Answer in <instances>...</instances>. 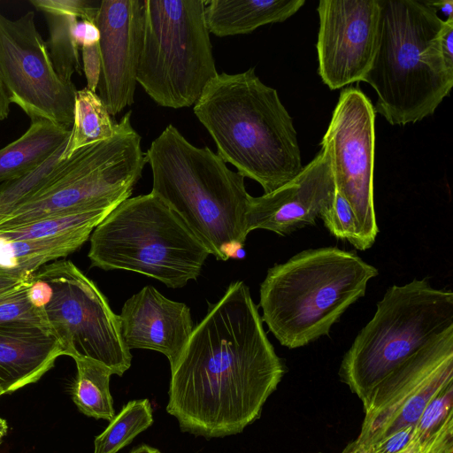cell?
I'll use <instances>...</instances> for the list:
<instances>
[{
    "label": "cell",
    "instance_id": "1",
    "mask_svg": "<svg viewBox=\"0 0 453 453\" xmlns=\"http://www.w3.org/2000/svg\"><path fill=\"white\" fill-rule=\"evenodd\" d=\"M285 372L249 287L235 281L209 304L171 369L166 411L195 435L242 433L260 417Z\"/></svg>",
    "mask_w": 453,
    "mask_h": 453
},
{
    "label": "cell",
    "instance_id": "2",
    "mask_svg": "<svg viewBox=\"0 0 453 453\" xmlns=\"http://www.w3.org/2000/svg\"><path fill=\"white\" fill-rule=\"evenodd\" d=\"M194 112L222 160L258 182L265 194L303 170L293 119L277 90L263 83L253 67L219 73L195 104Z\"/></svg>",
    "mask_w": 453,
    "mask_h": 453
},
{
    "label": "cell",
    "instance_id": "3",
    "mask_svg": "<svg viewBox=\"0 0 453 453\" xmlns=\"http://www.w3.org/2000/svg\"><path fill=\"white\" fill-rule=\"evenodd\" d=\"M151 192L160 197L218 260L236 257L248 232L250 195L244 176L207 147L191 144L173 125L145 153Z\"/></svg>",
    "mask_w": 453,
    "mask_h": 453
},
{
    "label": "cell",
    "instance_id": "4",
    "mask_svg": "<svg viewBox=\"0 0 453 453\" xmlns=\"http://www.w3.org/2000/svg\"><path fill=\"white\" fill-rule=\"evenodd\" d=\"M375 54L364 81L377 94L374 111L391 125L434 113L453 85L440 36L445 21L426 0H379Z\"/></svg>",
    "mask_w": 453,
    "mask_h": 453
},
{
    "label": "cell",
    "instance_id": "5",
    "mask_svg": "<svg viewBox=\"0 0 453 453\" xmlns=\"http://www.w3.org/2000/svg\"><path fill=\"white\" fill-rule=\"evenodd\" d=\"M378 270L337 247L303 250L268 269L260 285L262 320L279 342L296 349L328 335L365 296Z\"/></svg>",
    "mask_w": 453,
    "mask_h": 453
},
{
    "label": "cell",
    "instance_id": "6",
    "mask_svg": "<svg viewBox=\"0 0 453 453\" xmlns=\"http://www.w3.org/2000/svg\"><path fill=\"white\" fill-rule=\"evenodd\" d=\"M453 334V293L426 279L393 285L344 354L339 377L363 403L388 374Z\"/></svg>",
    "mask_w": 453,
    "mask_h": 453
},
{
    "label": "cell",
    "instance_id": "7",
    "mask_svg": "<svg viewBox=\"0 0 453 453\" xmlns=\"http://www.w3.org/2000/svg\"><path fill=\"white\" fill-rule=\"evenodd\" d=\"M209 255L182 219L152 192L118 204L93 230L88 254L92 266L142 273L173 288L196 280Z\"/></svg>",
    "mask_w": 453,
    "mask_h": 453
},
{
    "label": "cell",
    "instance_id": "8",
    "mask_svg": "<svg viewBox=\"0 0 453 453\" xmlns=\"http://www.w3.org/2000/svg\"><path fill=\"white\" fill-rule=\"evenodd\" d=\"M202 0H143L136 81L163 107L195 105L219 74Z\"/></svg>",
    "mask_w": 453,
    "mask_h": 453
},
{
    "label": "cell",
    "instance_id": "9",
    "mask_svg": "<svg viewBox=\"0 0 453 453\" xmlns=\"http://www.w3.org/2000/svg\"><path fill=\"white\" fill-rule=\"evenodd\" d=\"M131 111L114 134L76 150L65 159L61 176L47 189L0 221V232L73 211L116 207L130 197L147 159Z\"/></svg>",
    "mask_w": 453,
    "mask_h": 453
},
{
    "label": "cell",
    "instance_id": "10",
    "mask_svg": "<svg viewBox=\"0 0 453 453\" xmlns=\"http://www.w3.org/2000/svg\"><path fill=\"white\" fill-rule=\"evenodd\" d=\"M28 292L64 355L98 362L119 376L130 368L132 355L122 340L119 315L73 262L59 259L40 267L30 275Z\"/></svg>",
    "mask_w": 453,
    "mask_h": 453
},
{
    "label": "cell",
    "instance_id": "11",
    "mask_svg": "<svg viewBox=\"0 0 453 453\" xmlns=\"http://www.w3.org/2000/svg\"><path fill=\"white\" fill-rule=\"evenodd\" d=\"M375 116L370 98L357 88H347L320 143L330 157L335 189L356 218L360 250L371 248L379 232L373 194Z\"/></svg>",
    "mask_w": 453,
    "mask_h": 453
},
{
    "label": "cell",
    "instance_id": "12",
    "mask_svg": "<svg viewBox=\"0 0 453 453\" xmlns=\"http://www.w3.org/2000/svg\"><path fill=\"white\" fill-rule=\"evenodd\" d=\"M0 76L11 104L31 121L73 125L77 89L56 72L33 11L16 19L0 12Z\"/></svg>",
    "mask_w": 453,
    "mask_h": 453
},
{
    "label": "cell",
    "instance_id": "13",
    "mask_svg": "<svg viewBox=\"0 0 453 453\" xmlns=\"http://www.w3.org/2000/svg\"><path fill=\"white\" fill-rule=\"evenodd\" d=\"M453 380V334L428 346L383 379L362 403L357 440L365 445L415 426L434 395Z\"/></svg>",
    "mask_w": 453,
    "mask_h": 453
},
{
    "label": "cell",
    "instance_id": "14",
    "mask_svg": "<svg viewBox=\"0 0 453 453\" xmlns=\"http://www.w3.org/2000/svg\"><path fill=\"white\" fill-rule=\"evenodd\" d=\"M316 43L322 81L338 89L363 81L377 46L379 0H320Z\"/></svg>",
    "mask_w": 453,
    "mask_h": 453
},
{
    "label": "cell",
    "instance_id": "15",
    "mask_svg": "<svg viewBox=\"0 0 453 453\" xmlns=\"http://www.w3.org/2000/svg\"><path fill=\"white\" fill-rule=\"evenodd\" d=\"M143 0H102L95 24L100 32L98 96L110 115L133 104L142 32Z\"/></svg>",
    "mask_w": 453,
    "mask_h": 453
},
{
    "label": "cell",
    "instance_id": "16",
    "mask_svg": "<svg viewBox=\"0 0 453 453\" xmlns=\"http://www.w3.org/2000/svg\"><path fill=\"white\" fill-rule=\"evenodd\" d=\"M335 191L330 157L321 147L293 180L271 193L257 197L250 196L247 232L265 229L287 235L314 225L332 206Z\"/></svg>",
    "mask_w": 453,
    "mask_h": 453
},
{
    "label": "cell",
    "instance_id": "17",
    "mask_svg": "<svg viewBox=\"0 0 453 453\" xmlns=\"http://www.w3.org/2000/svg\"><path fill=\"white\" fill-rule=\"evenodd\" d=\"M119 320L128 349L158 351L167 357L171 369L194 329L189 308L166 298L152 286L143 287L125 302Z\"/></svg>",
    "mask_w": 453,
    "mask_h": 453
},
{
    "label": "cell",
    "instance_id": "18",
    "mask_svg": "<svg viewBox=\"0 0 453 453\" xmlns=\"http://www.w3.org/2000/svg\"><path fill=\"white\" fill-rule=\"evenodd\" d=\"M62 355L48 328L0 327V391L12 393L37 381Z\"/></svg>",
    "mask_w": 453,
    "mask_h": 453
},
{
    "label": "cell",
    "instance_id": "19",
    "mask_svg": "<svg viewBox=\"0 0 453 453\" xmlns=\"http://www.w3.org/2000/svg\"><path fill=\"white\" fill-rule=\"evenodd\" d=\"M206 4L204 17L209 32L223 37L283 22L297 12L305 0H211Z\"/></svg>",
    "mask_w": 453,
    "mask_h": 453
},
{
    "label": "cell",
    "instance_id": "20",
    "mask_svg": "<svg viewBox=\"0 0 453 453\" xmlns=\"http://www.w3.org/2000/svg\"><path fill=\"white\" fill-rule=\"evenodd\" d=\"M70 128L46 119L31 121L18 139L0 149V185L32 171L67 142Z\"/></svg>",
    "mask_w": 453,
    "mask_h": 453
},
{
    "label": "cell",
    "instance_id": "21",
    "mask_svg": "<svg viewBox=\"0 0 453 453\" xmlns=\"http://www.w3.org/2000/svg\"><path fill=\"white\" fill-rule=\"evenodd\" d=\"M92 232L81 230L26 241L0 240V269L31 274L80 249Z\"/></svg>",
    "mask_w": 453,
    "mask_h": 453
},
{
    "label": "cell",
    "instance_id": "22",
    "mask_svg": "<svg viewBox=\"0 0 453 453\" xmlns=\"http://www.w3.org/2000/svg\"><path fill=\"white\" fill-rule=\"evenodd\" d=\"M116 126L98 94L87 88L77 90L73 125L60 159L70 157L81 148L111 138Z\"/></svg>",
    "mask_w": 453,
    "mask_h": 453
},
{
    "label": "cell",
    "instance_id": "23",
    "mask_svg": "<svg viewBox=\"0 0 453 453\" xmlns=\"http://www.w3.org/2000/svg\"><path fill=\"white\" fill-rule=\"evenodd\" d=\"M74 361L77 367L72 389L74 403L87 416L111 421L115 416L110 391L111 371L90 359L76 358Z\"/></svg>",
    "mask_w": 453,
    "mask_h": 453
},
{
    "label": "cell",
    "instance_id": "24",
    "mask_svg": "<svg viewBox=\"0 0 453 453\" xmlns=\"http://www.w3.org/2000/svg\"><path fill=\"white\" fill-rule=\"evenodd\" d=\"M66 142L32 171L0 185V221L43 192L61 176L65 159L61 160L60 157Z\"/></svg>",
    "mask_w": 453,
    "mask_h": 453
},
{
    "label": "cell",
    "instance_id": "25",
    "mask_svg": "<svg viewBox=\"0 0 453 453\" xmlns=\"http://www.w3.org/2000/svg\"><path fill=\"white\" fill-rule=\"evenodd\" d=\"M115 207L52 215L0 232L2 241H26L58 236L75 231L94 230Z\"/></svg>",
    "mask_w": 453,
    "mask_h": 453
},
{
    "label": "cell",
    "instance_id": "26",
    "mask_svg": "<svg viewBox=\"0 0 453 453\" xmlns=\"http://www.w3.org/2000/svg\"><path fill=\"white\" fill-rule=\"evenodd\" d=\"M152 424L150 401H130L114 416L105 430L96 437L94 453H117Z\"/></svg>",
    "mask_w": 453,
    "mask_h": 453
},
{
    "label": "cell",
    "instance_id": "27",
    "mask_svg": "<svg viewBox=\"0 0 453 453\" xmlns=\"http://www.w3.org/2000/svg\"><path fill=\"white\" fill-rule=\"evenodd\" d=\"M413 440L423 449L453 444V380L429 401L415 424Z\"/></svg>",
    "mask_w": 453,
    "mask_h": 453
},
{
    "label": "cell",
    "instance_id": "28",
    "mask_svg": "<svg viewBox=\"0 0 453 453\" xmlns=\"http://www.w3.org/2000/svg\"><path fill=\"white\" fill-rule=\"evenodd\" d=\"M49 37L46 46L53 66L59 77L72 81L74 73H81L79 46L76 44L73 29L78 20L76 17L44 13Z\"/></svg>",
    "mask_w": 453,
    "mask_h": 453
},
{
    "label": "cell",
    "instance_id": "29",
    "mask_svg": "<svg viewBox=\"0 0 453 453\" xmlns=\"http://www.w3.org/2000/svg\"><path fill=\"white\" fill-rule=\"evenodd\" d=\"M29 280L30 277L20 288L0 296V327L50 329L43 310L29 296Z\"/></svg>",
    "mask_w": 453,
    "mask_h": 453
},
{
    "label": "cell",
    "instance_id": "30",
    "mask_svg": "<svg viewBox=\"0 0 453 453\" xmlns=\"http://www.w3.org/2000/svg\"><path fill=\"white\" fill-rule=\"evenodd\" d=\"M324 226L335 238L347 241L360 250L358 227L348 202L335 191L334 200L328 211L320 218Z\"/></svg>",
    "mask_w": 453,
    "mask_h": 453
},
{
    "label": "cell",
    "instance_id": "31",
    "mask_svg": "<svg viewBox=\"0 0 453 453\" xmlns=\"http://www.w3.org/2000/svg\"><path fill=\"white\" fill-rule=\"evenodd\" d=\"M101 1L30 0L36 10L53 15L73 16L95 22Z\"/></svg>",
    "mask_w": 453,
    "mask_h": 453
},
{
    "label": "cell",
    "instance_id": "32",
    "mask_svg": "<svg viewBox=\"0 0 453 453\" xmlns=\"http://www.w3.org/2000/svg\"><path fill=\"white\" fill-rule=\"evenodd\" d=\"M81 60L82 68L87 81L86 88L96 92L101 73L99 42L92 46L81 47Z\"/></svg>",
    "mask_w": 453,
    "mask_h": 453
},
{
    "label": "cell",
    "instance_id": "33",
    "mask_svg": "<svg viewBox=\"0 0 453 453\" xmlns=\"http://www.w3.org/2000/svg\"><path fill=\"white\" fill-rule=\"evenodd\" d=\"M415 426H408L372 444L374 453H398L413 438Z\"/></svg>",
    "mask_w": 453,
    "mask_h": 453
},
{
    "label": "cell",
    "instance_id": "34",
    "mask_svg": "<svg viewBox=\"0 0 453 453\" xmlns=\"http://www.w3.org/2000/svg\"><path fill=\"white\" fill-rule=\"evenodd\" d=\"M73 35L79 48L97 44L100 40V32L96 24L85 19L76 21Z\"/></svg>",
    "mask_w": 453,
    "mask_h": 453
},
{
    "label": "cell",
    "instance_id": "35",
    "mask_svg": "<svg viewBox=\"0 0 453 453\" xmlns=\"http://www.w3.org/2000/svg\"><path fill=\"white\" fill-rule=\"evenodd\" d=\"M444 21L440 36V49L447 69L453 73V18Z\"/></svg>",
    "mask_w": 453,
    "mask_h": 453
},
{
    "label": "cell",
    "instance_id": "36",
    "mask_svg": "<svg viewBox=\"0 0 453 453\" xmlns=\"http://www.w3.org/2000/svg\"><path fill=\"white\" fill-rule=\"evenodd\" d=\"M30 274L0 269V296L24 285Z\"/></svg>",
    "mask_w": 453,
    "mask_h": 453
},
{
    "label": "cell",
    "instance_id": "37",
    "mask_svg": "<svg viewBox=\"0 0 453 453\" xmlns=\"http://www.w3.org/2000/svg\"><path fill=\"white\" fill-rule=\"evenodd\" d=\"M10 104L11 102L0 76V120H4L8 118L10 113Z\"/></svg>",
    "mask_w": 453,
    "mask_h": 453
},
{
    "label": "cell",
    "instance_id": "38",
    "mask_svg": "<svg viewBox=\"0 0 453 453\" xmlns=\"http://www.w3.org/2000/svg\"><path fill=\"white\" fill-rule=\"evenodd\" d=\"M428 4L435 8L438 12L440 9L444 15L447 16V19L453 18V1L452 0H437V1H427Z\"/></svg>",
    "mask_w": 453,
    "mask_h": 453
},
{
    "label": "cell",
    "instance_id": "39",
    "mask_svg": "<svg viewBox=\"0 0 453 453\" xmlns=\"http://www.w3.org/2000/svg\"><path fill=\"white\" fill-rule=\"evenodd\" d=\"M341 453H374L372 445H365L357 439L350 441Z\"/></svg>",
    "mask_w": 453,
    "mask_h": 453
},
{
    "label": "cell",
    "instance_id": "40",
    "mask_svg": "<svg viewBox=\"0 0 453 453\" xmlns=\"http://www.w3.org/2000/svg\"><path fill=\"white\" fill-rule=\"evenodd\" d=\"M398 453H428V452H424L422 450H420L418 443L415 441V440H411V441L409 443V445L404 448L403 449H402L401 451H399Z\"/></svg>",
    "mask_w": 453,
    "mask_h": 453
},
{
    "label": "cell",
    "instance_id": "41",
    "mask_svg": "<svg viewBox=\"0 0 453 453\" xmlns=\"http://www.w3.org/2000/svg\"><path fill=\"white\" fill-rule=\"evenodd\" d=\"M131 453H161L158 449L150 447L149 445H141L140 447L134 449L131 451Z\"/></svg>",
    "mask_w": 453,
    "mask_h": 453
},
{
    "label": "cell",
    "instance_id": "42",
    "mask_svg": "<svg viewBox=\"0 0 453 453\" xmlns=\"http://www.w3.org/2000/svg\"><path fill=\"white\" fill-rule=\"evenodd\" d=\"M7 430H8V426H7L6 421L4 419H3L2 418H0V443L3 441V438L7 434Z\"/></svg>",
    "mask_w": 453,
    "mask_h": 453
},
{
    "label": "cell",
    "instance_id": "43",
    "mask_svg": "<svg viewBox=\"0 0 453 453\" xmlns=\"http://www.w3.org/2000/svg\"><path fill=\"white\" fill-rule=\"evenodd\" d=\"M2 395H3V394H2V392L0 391V396H1Z\"/></svg>",
    "mask_w": 453,
    "mask_h": 453
}]
</instances>
